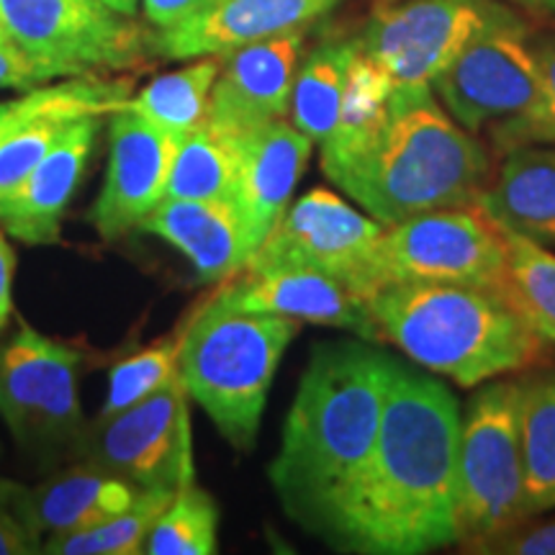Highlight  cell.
I'll return each instance as SVG.
<instances>
[{"mask_svg":"<svg viewBox=\"0 0 555 555\" xmlns=\"http://www.w3.org/2000/svg\"><path fill=\"white\" fill-rule=\"evenodd\" d=\"M461 414L442 380L397 360L373 453L332 499L317 535L363 555H422L461 543Z\"/></svg>","mask_w":555,"mask_h":555,"instance_id":"cell-1","label":"cell"},{"mask_svg":"<svg viewBox=\"0 0 555 555\" xmlns=\"http://www.w3.org/2000/svg\"><path fill=\"white\" fill-rule=\"evenodd\" d=\"M397 358L367 339L311 350L268 478L286 515L314 532L376 446Z\"/></svg>","mask_w":555,"mask_h":555,"instance_id":"cell-2","label":"cell"},{"mask_svg":"<svg viewBox=\"0 0 555 555\" xmlns=\"http://www.w3.org/2000/svg\"><path fill=\"white\" fill-rule=\"evenodd\" d=\"M327 178L365 214L393 227L437 208L476 206L494 176L489 150L442 108L433 90H393L384 131Z\"/></svg>","mask_w":555,"mask_h":555,"instance_id":"cell-3","label":"cell"},{"mask_svg":"<svg viewBox=\"0 0 555 555\" xmlns=\"http://www.w3.org/2000/svg\"><path fill=\"white\" fill-rule=\"evenodd\" d=\"M380 337L414 365L478 386L535 363L543 339L509 298L448 283H391L367 298Z\"/></svg>","mask_w":555,"mask_h":555,"instance_id":"cell-4","label":"cell"},{"mask_svg":"<svg viewBox=\"0 0 555 555\" xmlns=\"http://www.w3.org/2000/svg\"><path fill=\"white\" fill-rule=\"evenodd\" d=\"M296 335L294 319L221 309L211 298L183 322L180 378L240 453L258 442L270 386Z\"/></svg>","mask_w":555,"mask_h":555,"instance_id":"cell-5","label":"cell"},{"mask_svg":"<svg viewBox=\"0 0 555 555\" xmlns=\"http://www.w3.org/2000/svg\"><path fill=\"white\" fill-rule=\"evenodd\" d=\"M519 393L522 380H494L461 414L457 530L468 553L527 519Z\"/></svg>","mask_w":555,"mask_h":555,"instance_id":"cell-6","label":"cell"},{"mask_svg":"<svg viewBox=\"0 0 555 555\" xmlns=\"http://www.w3.org/2000/svg\"><path fill=\"white\" fill-rule=\"evenodd\" d=\"M506 237L478 206L437 208L386 227L378 247V291L391 283H448L506 296Z\"/></svg>","mask_w":555,"mask_h":555,"instance_id":"cell-7","label":"cell"},{"mask_svg":"<svg viewBox=\"0 0 555 555\" xmlns=\"http://www.w3.org/2000/svg\"><path fill=\"white\" fill-rule=\"evenodd\" d=\"M386 227L330 189L294 201L245 268H307L345 283L365 301L378 291ZM242 268V270H245Z\"/></svg>","mask_w":555,"mask_h":555,"instance_id":"cell-8","label":"cell"},{"mask_svg":"<svg viewBox=\"0 0 555 555\" xmlns=\"http://www.w3.org/2000/svg\"><path fill=\"white\" fill-rule=\"evenodd\" d=\"M80 352L21 322L0 343V416L31 450H75L82 427Z\"/></svg>","mask_w":555,"mask_h":555,"instance_id":"cell-9","label":"cell"},{"mask_svg":"<svg viewBox=\"0 0 555 555\" xmlns=\"http://www.w3.org/2000/svg\"><path fill=\"white\" fill-rule=\"evenodd\" d=\"M189 388L180 373L150 399L82 427L78 461L106 468L142 489H170L196 478Z\"/></svg>","mask_w":555,"mask_h":555,"instance_id":"cell-10","label":"cell"},{"mask_svg":"<svg viewBox=\"0 0 555 555\" xmlns=\"http://www.w3.org/2000/svg\"><path fill=\"white\" fill-rule=\"evenodd\" d=\"M509 11L499 0H397L378 5L358 44L397 93H420L433 90L437 75Z\"/></svg>","mask_w":555,"mask_h":555,"instance_id":"cell-11","label":"cell"},{"mask_svg":"<svg viewBox=\"0 0 555 555\" xmlns=\"http://www.w3.org/2000/svg\"><path fill=\"white\" fill-rule=\"evenodd\" d=\"M0 29L73 78L139 67L150 52L142 26L101 0H0Z\"/></svg>","mask_w":555,"mask_h":555,"instance_id":"cell-12","label":"cell"},{"mask_svg":"<svg viewBox=\"0 0 555 555\" xmlns=\"http://www.w3.org/2000/svg\"><path fill=\"white\" fill-rule=\"evenodd\" d=\"M538 90V39L515 11L478 34L433 82L435 99L470 134L525 114Z\"/></svg>","mask_w":555,"mask_h":555,"instance_id":"cell-13","label":"cell"},{"mask_svg":"<svg viewBox=\"0 0 555 555\" xmlns=\"http://www.w3.org/2000/svg\"><path fill=\"white\" fill-rule=\"evenodd\" d=\"M180 139L129 108L111 114L106 183L90 208V224L103 240L134 232L165 198Z\"/></svg>","mask_w":555,"mask_h":555,"instance_id":"cell-14","label":"cell"},{"mask_svg":"<svg viewBox=\"0 0 555 555\" xmlns=\"http://www.w3.org/2000/svg\"><path fill=\"white\" fill-rule=\"evenodd\" d=\"M221 309L268 314L319 327L345 330L367 343H384L363 296L335 278L307 268H245L221 281L211 296Z\"/></svg>","mask_w":555,"mask_h":555,"instance_id":"cell-15","label":"cell"},{"mask_svg":"<svg viewBox=\"0 0 555 555\" xmlns=\"http://www.w3.org/2000/svg\"><path fill=\"white\" fill-rule=\"evenodd\" d=\"M343 0H217L196 16L147 37L150 52L163 60L224 57L291 31H307Z\"/></svg>","mask_w":555,"mask_h":555,"instance_id":"cell-16","label":"cell"},{"mask_svg":"<svg viewBox=\"0 0 555 555\" xmlns=\"http://www.w3.org/2000/svg\"><path fill=\"white\" fill-rule=\"evenodd\" d=\"M304 41L307 31H291L224 54L211 88L208 124L227 134H242L288 119Z\"/></svg>","mask_w":555,"mask_h":555,"instance_id":"cell-17","label":"cell"},{"mask_svg":"<svg viewBox=\"0 0 555 555\" xmlns=\"http://www.w3.org/2000/svg\"><path fill=\"white\" fill-rule=\"evenodd\" d=\"M234 139L240 155L234 208L253 258L291 206L314 142L288 119L262 124L258 129L234 134Z\"/></svg>","mask_w":555,"mask_h":555,"instance_id":"cell-18","label":"cell"},{"mask_svg":"<svg viewBox=\"0 0 555 555\" xmlns=\"http://www.w3.org/2000/svg\"><path fill=\"white\" fill-rule=\"evenodd\" d=\"M101 116H80L16 189L0 198V227L24 245H54L93 152Z\"/></svg>","mask_w":555,"mask_h":555,"instance_id":"cell-19","label":"cell"},{"mask_svg":"<svg viewBox=\"0 0 555 555\" xmlns=\"http://www.w3.org/2000/svg\"><path fill=\"white\" fill-rule=\"evenodd\" d=\"M139 232L155 234L183 253L201 281L221 283L247 266L249 249L232 201L163 198Z\"/></svg>","mask_w":555,"mask_h":555,"instance_id":"cell-20","label":"cell"},{"mask_svg":"<svg viewBox=\"0 0 555 555\" xmlns=\"http://www.w3.org/2000/svg\"><path fill=\"white\" fill-rule=\"evenodd\" d=\"M476 206L504 232L555 245V147L527 144L504 152Z\"/></svg>","mask_w":555,"mask_h":555,"instance_id":"cell-21","label":"cell"},{"mask_svg":"<svg viewBox=\"0 0 555 555\" xmlns=\"http://www.w3.org/2000/svg\"><path fill=\"white\" fill-rule=\"evenodd\" d=\"M142 486L108 474L106 468L78 461L31 489L34 517L41 535L82 530L119 515L142 496Z\"/></svg>","mask_w":555,"mask_h":555,"instance_id":"cell-22","label":"cell"},{"mask_svg":"<svg viewBox=\"0 0 555 555\" xmlns=\"http://www.w3.org/2000/svg\"><path fill=\"white\" fill-rule=\"evenodd\" d=\"M391 95L393 82L388 75L360 50L352 57L350 75L343 95V106L332 134L324 139L322 147V170H330L350 163L376 139L391 119Z\"/></svg>","mask_w":555,"mask_h":555,"instance_id":"cell-23","label":"cell"},{"mask_svg":"<svg viewBox=\"0 0 555 555\" xmlns=\"http://www.w3.org/2000/svg\"><path fill=\"white\" fill-rule=\"evenodd\" d=\"M356 52L358 37L327 39L298 62L288 116L314 144H322L335 129Z\"/></svg>","mask_w":555,"mask_h":555,"instance_id":"cell-24","label":"cell"},{"mask_svg":"<svg viewBox=\"0 0 555 555\" xmlns=\"http://www.w3.org/2000/svg\"><path fill=\"white\" fill-rule=\"evenodd\" d=\"M519 440L527 519L555 509V371L522 380Z\"/></svg>","mask_w":555,"mask_h":555,"instance_id":"cell-25","label":"cell"},{"mask_svg":"<svg viewBox=\"0 0 555 555\" xmlns=\"http://www.w3.org/2000/svg\"><path fill=\"white\" fill-rule=\"evenodd\" d=\"M237 139L208 124L180 139L165 198L232 201L237 193Z\"/></svg>","mask_w":555,"mask_h":555,"instance_id":"cell-26","label":"cell"},{"mask_svg":"<svg viewBox=\"0 0 555 555\" xmlns=\"http://www.w3.org/2000/svg\"><path fill=\"white\" fill-rule=\"evenodd\" d=\"M219 67L221 57H198L191 65L157 75L142 90L131 93L124 108L134 111L170 134L185 137L208 119V103Z\"/></svg>","mask_w":555,"mask_h":555,"instance_id":"cell-27","label":"cell"},{"mask_svg":"<svg viewBox=\"0 0 555 555\" xmlns=\"http://www.w3.org/2000/svg\"><path fill=\"white\" fill-rule=\"evenodd\" d=\"M176 491L144 489L142 496L119 515H111L101 522L82 530L54 532L44 538L41 553L50 555H139L144 553L152 527L163 515Z\"/></svg>","mask_w":555,"mask_h":555,"instance_id":"cell-28","label":"cell"},{"mask_svg":"<svg viewBox=\"0 0 555 555\" xmlns=\"http://www.w3.org/2000/svg\"><path fill=\"white\" fill-rule=\"evenodd\" d=\"M219 551V504L196 478L178 486L152 527L147 555H211Z\"/></svg>","mask_w":555,"mask_h":555,"instance_id":"cell-29","label":"cell"},{"mask_svg":"<svg viewBox=\"0 0 555 555\" xmlns=\"http://www.w3.org/2000/svg\"><path fill=\"white\" fill-rule=\"evenodd\" d=\"M504 237L509 249L506 298L543 343L555 345V255L519 234L504 232Z\"/></svg>","mask_w":555,"mask_h":555,"instance_id":"cell-30","label":"cell"},{"mask_svg":"<svg viewBox=\"0 0 555 555\" xmlns=\"http://www.w3.org/2000/svg\"><path fill=\"white\" fill-rule=\"evenodd\" d=\"M131 95L129 80H106L99 75H80V78H65L57 82L26 90L18 99L0 101V142L13 131L47 114V111L60 106H73V103H88L106 114H114L127 106Z\"/></svg>","mask_w":555,"mask_h":555,"instance_id":"cell-31","label":"cell"},{"mask_svg":"<svg viewBox=\"0 0 555 555\" xmlns=\"http://www.w3.org/2000/svg\"><path fill=\"white\" fill-rule=\"evenodd\" d=\"M180 345H183V327L176 335L155 339L111 367L108 393L101 414H116L121 409L134 406L168 386L180 373Z\"/></svg>","mask_w":555,"mask_h":555,"instance_id":"cell-32","label":"cell"},{"mask_svg":"<svg viewBox=\"0 0 555 555\" xmlns=\"http://www.w3.org/2000/svg\"><path fill=\"white\" fill-rule=\"evenodd\" d=\"M106 111L88 106V103H73V106H60L37 116V119L24 124L0 142V198L16 189L29 172L44 159L62 134L73 127L80 116H103Z\"/></svg>","mask_w":555,"mask_h":555,"instance_id":"cell-33","label":"cell"},{"mask_svg":"<svg viewBox=\"0 0 555 555\" xmlns=\"http://www.w3.org/2000/svg\"><path fill=\"white\" fill-rule=\"evenodd\" d=\"M540 57V90L538 99L525 114L499 121L491 127V142L502 152L527 147V144H547L555 147V39H538Z\"/></svg>","mask_w":555,"mask_h":555,"instance_id":"cell-34","label":"cell"},{"mask_svg":"<svg viewBox=\"0 0 555 555\" xmlns=\"http://www.w3.org/2000/svg\"><path fill=\"white\" fill-rule=\"evenodd\" d=\"M41 535L29 486L0 476V555L41 553Z\"/></svg>","mask_w":555,"mask_h":555,"instance_id":"cell-35","label":"cell"},{"mask_svg":"<svg viewBox=\"0 0 555 555\" xmlns=\"http://www.w3.org/2000/svg\"><path fill=\"white\" fill-rule=\"evenodd\" d=\"M65 78L73 75L60 65L34 57L13 41H0V90H31Z\"/></svg>","mask_w":555,"mask_h":555,"instance_id":"cell-36","label":"cell"},{"mask_svg":"<svg viewBox=\"0 0 555 555\" xmlns=\"http://www.w3.org/2000/svg\"><path fill=\"white\" fill-rule=\"evenodd\" d=\"M470 553H496V555H555V519L543 525L519 522L502 535L486 540Z\"/></svg>","mask_w":555,"mask_h":555,"instance_id":"cell-37","label":"cell"},{"mask_svg":"<svg viewBox=\"0 0 555 555\" xmlns=\"http://www.w3.org/2000/svg\"><path fill=\"white\" fill-rule=\"evenodd\" d=\"M214 3L217 0H142V13L152 29H170Z\"/></svg>","mask_w":555,"mask_h":555,"instance_id":"cell-38","label":"cell"},{"mask_svg":"<svg viewBox=\"0 0 555 555\" xmlns=\"http://www.w3.org/2000/svg\"><path fill=\"white\" fill-rule=\"evenodd\" d=\"M13 273H16V255L5 229L0 227V332L9 327L13 317Z\"/></svg>","mask_w":555,"mask_h":555,"instance_id":"cell-39","label":"cell"},{"mask_svg":"<svg viewBox=\"0 0 555 555\" xmlns=\"http://www.w3.org/2000/svg\"><path fill=\"white\" fill-rule=\"evenodd\" d=\"M103 5H108L111 11L121 13L127 18H137L139 9H142V0H101Z\"/></svg>","mask_w":555,"mask_h":555,"instance_id":"cell-40","label":"cell"},{"mask_svg":"<svg viewBox=\"0 0 555 555\" xmlns=\"http://www.w3.org/2000/svg\"><path fill=\"white\" fill-rule=\"evenodd\" d=\"M509 3H517L535 13H545V16H555V0H509Z\"/></svg>","mask_w":555,"mask_h":555,"instance_id":"cell-41","label":"cell"},{"mask_svg":"<svg viewBox=\"0 0 555 555\" xmlns=\"http://www.w3.org/2000/svg\"><path fill=\"white\" fill-rule=\"evenodd\" d=\"M391 3H397V0H376V9L378 5H391Z\"/></svg>","mask_w":555,"mask_h":555,"instance_id":"cell-42","label":"cell"},{"mask_svg":"<svg viewBox=\"0 0 555 555\" xmlns=\"http://www.w3.org/2000/svg\"><path fill=\"white\" fill-rule=\"evenodd\" d=\"M0 41H9V37H5L3 29H0Z\"/></svg>","mask_w":555,"mask_h":555,"instance_id":"cell-43","label":"cell"}]
</instances>
